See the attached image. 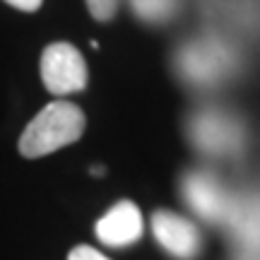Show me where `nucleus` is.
I'll return each instance as SVG.
<instances>
[{
	"mask_svg": "<svg viewBox=\"0 0 260 260\" xmlns=\"http://www.w3.org/2000/svg\"><path fill=\"white\" fill-rule=\"evenodd\" d=\"M84 133V113L80 106L70 102H51L31 118L22 138H19V152L22 157L37 159L46 157L51 152L73 145Z\"/></svg>",
	"mask_w": 260,
	"mask_h": 260,
	"instance_id": "f257e3e1",
	"label": "nucleus"
},
{
	"mask_svg": "<svg viewBox=\"0 0 260 260\" xmlns=\"http://www.w3.org/2000/svg\"><path fill=\"white\" fill-rule=\"evenodd\" d=\"M41 80L48 92L56 96L82 92L89 80L82 53L65 41L46 46V51L41 53Z\"/></svg>",
	"mask_w": 260,
	"mask_h": 260,
	"instance_id": "f03ea898",
	"label": "nucleus"
},
{
	"mask_svg": "<svg viewBox=\"0 0 260 260\" xmlns=\"http://www.w3.org/2000/svg\"><path fill=\"white\" fill-rule=\"evenodd\" d=\"M152 234L159 246L178 260H193L203 248V236L190 219L169 210L152 214Z\"/></svg>",
	"mask_w": 260,
	"mask_h": 260,
	"instance_id": "7ed1b4c3",
	"label": "nucleus"
},
{
	"mask_svg": "<svg viewBox=\"0 0 260 260\" xmlns=\"http://www.w3.org/2000/svg\"><path fill=\"white\" fill-rule=\"evenodd\" d=\"M94 232H96V239L106 246L125 248V246H133L142 239L145 222H142L138 205L130 203V200H121L96 222Z\"/></svg>",
	"mask_w": 260,
	"mask_h": 260,
	"instance_id": "20e7f679",
	"label": "nucleus"
},
{
	"mask_svg": "<svg viewBox=\"0 0 260 260\" xmlns=\"http://www.w3.org/2000/svg\"><path fill=\"white\" fill-rule=\"evenodd\" d=\"M183 193H186L188 203L193 205L195 212H200L203 217L217 219V217H222L224 210H226L222 188L214 183V178L205 176V174H190V176H186Z\"/></svg>",
	"mask_w": 260,
	"mask_h": 260,
	"instance_id": "39448f33",
	"label": "nucleus"
},
{
	"mask_svg": "<svg viewBox=\"0 0 260 260\" xmlns=\"http://www.w3.org/2000/svg\"><path fill=\"white\" fill-rule=\"evenodd\" d=\"M133 10L138 12V17L145 22H164L169 19L178 8V0H130Z\"/></svg>",
	"mask_w": 260,
	"mask_h": 260,
	"instance_id": "423d86ee",
	"label": "nucleus"
},
{
	"mask_svg": "<svg viewBox=\"0 0 260 260\" xmlns=\"http://www.w3.org/2000/svg\"><path fill=\"white\" fill-rule=\"evenodd\" d=\"M87 8L92 17H96L99 22H109L118 10V0H87Z\"/></svg>",
	"mask_w": 260,
	"mask_h": 260,
	"instance_id": "0eeeda50",
	"label": "nucleus"
},
{
	"mask_svg": "<svg viewBox=\"0 0 260 260\" xmlns=\"http://www.w3.org/2000/svg\"><path fill=\"white\" fill-rule=\"evenodd\" d=\"M68 260H111V258H106L104 253H99L92 246H77V248L70 251Z\"/></svg>",
	"mask_w": 260,
	"mask_h": 260,
	"instance_id": "6e6552de",
	"label": "nucleus"
},
{
	"mask_svg": "<svg viewBox=\"0 0 260 260\" xmlns=\"http://www.w3.org/2000/svg\"><path fill=\"white\" fill-rule=\"evenodd\" d=\"M8 5H12V8L22 10V12H37L39 8H41V3L44 0H5Z\"/></svg>",
	"mask_w": 260,
	"mask_h": 260,
	"instance_id": "1a4fd4ad",
	"label": "nucleus"
}]
</instances>
